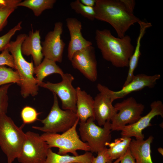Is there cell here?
<instances>
[{"mask_svg": "<svg viewBox=\"0 0 163 163\" xmlns=\"http://www.w3.org/2000/svg\"><path fill=\"white\" fill-rule=\"evenodd\" d=\"M95 40L103 58L117 68L128 66L129 61L135 48L130 37H116L108 29H97Z\"/></svg>", "mask_w": 163, "mask_h": 163, "instance_id": "obj_1", "label": "cell"}, {"mask_svg": "<svg viewBox=\"0 0 163 163\" xmlns=\"http://www.w3.org/2000/svg\"><path fill=\"white\" fill-rule=\"evenodd\" d=\"M94 8L95 19L110 24L120 38L123 37L132 26L141 21L120 0H96Z\"/></svg>", "mask_w": 163, "mask_h": 163, "instance_id": "obj_2", "label": "cell"}, {"mask_svg": "<svg viewBox=\"0 0 163 163\" xmlns=\"http://www.w3.org/2000/svg\"><path fill=\"white\" fill-rule=\"evenodd\" d=\"M26 36L25 34L18 35L15 40L10 41L7 47L13 57L15 69L19 75L21 79L19 85L21 94L24 98L30 95L36 96L39 90L37 81L34 76L33 63L27 61L21 52V45Z\"/></svg>", "mask_w": 163, "mask_h": 163, "instance_id": "obj_3", "label": "cell"}, {"mask_svg": "<svg viewBox=\"0 0 163 163\" xmlns=\"http://www.w3.org/2000/svg\"><path fill=\"white\" fill-rule=\"evenodd\" d=\"M24 126L18 127L6 113L0 115V147L8 163H12L20 155L26 138L22 130Z\"/></svg>", "mask_w": 163, "mask_h": 163, "instance_id": "obj_4", "label": "cell"}, {"mask_svg": "<svg viewBox=\"0 0 163 163\" xmlns=\"http://www.w3.org/2000/svg\"><path fill=\"white\" fill-rule=\"evenodd\" d=\"M79 121L78 118L70 128L62 134L44 133L40 136L50 148H58L57 153L59 155H65L70 153L74 156H77L78 155L77 152L78 150L90 152L88 144L82 140L77 131Z\"/></svg>", "mask_w": 163, "mask_h": 163, "instance_id": "obj_5", "label": "cell"}, {"mask_svg": "<svg viewBox=\"0 0 163 163\" xmlns=\"http://www.w3.org/2000/svg\"><path fill=\"white\" fill-rule=\"evenodd\" d=\"M53 94V103L50 111L45 118L40 120L43 126H33L32 128L44 133H63L70 128L78 118L73 111L61 109L57 96L55 93Z\"/></svg>", "mask_w": 163, "mask_h": 163, "instance_id": "obj_6", "label": "cell"}, {"mask_svg": "<svg viewBox=\"0 0 163 163\" xmlns=\"http://www.w3.org/2000/svg\"><path fill=\"white\" fill-rule=\"evenodd\" d=\"M93 118L85 122H79L78 128L82 140L87 143L92 152L97 153L107 147L111 140L110 121H107L103 127L97 125Z\"/></svg>", "mask_w": 163, "mask_h": 163, "instance_id": "obj_7", "label": "cell"}, {"mask_svg": "<svg viewBox=\"0 0 163 163\" xmlns=\"http://www.w3.org/2000/svg\"><path fill=\"white\" fill-rule=\"evenodd\" d=\"M117 113L110 121L111 131H120L127 124H133L142 117L145 106L129 97L114 106Z\"/></svg>", "mask_w": 163, "mask_h": 163, "instance_id": "obj_8", "label": "cell"}, {"mask_svg": "<svg viewBox=\"0 0 163 163\" xmlns=\"http://www.w3.org/2000/svg\"><path fill=\"white\" fill-rule=\"evenodd\" d=\"M26 138L21 152L17 158L20 163H44L50 148L39 134L31 131Z\"/></svg>", "mask_w": 163, "mask_h": 163, "instance_id": "obj_9", "label": "cell"}, {"mask_svg": "<svg viewBox=\"0 0 163 163\" xmlns=\"http://www.w3.org/2000/svg\"><path fill=\"white\" fill-rule=\"evenodd\" d=\"M61 77L62 80L59 82H43L39 86L48 89L58 96L61 101L63 109L71 110L76 113L77 91L72 85L74 77L69 73H64Z\"/></svg>", "mask_w": 163, "mask_h": 163, "instance_id": "obj_10", "label": "cell"}, {"mask_svg": "<svg viewBox=\"0 0 163 163\" xmlns=\"http://www.w3.org/2000/svg\"><path fill=\"white\" fill-rule=\"evenodd\" d=\"M161 77L159 74L153 75H148L144 74H137L134 75L128 84L122 87L120 90L117 91L111 90L100 83L97 84V88L100 92L108 96L113 102L116 100L125 97L132 92L141 90L145 88L154 87Z\"/></svg>", "mask_w": 163, "mask_h": 163, "instance_id": "obj_11", "label": "cell"}, {"mask_svg": "<svg viewBox=\"0 0 163 163\" xmlns=\"http://www.w3.org/2000/svg\"><path fill=\"white\" fill-rule=\"evenodd\" d=\"M63 30V24L61 22H56L53 30L49 32L44 40L41 43L42 53L44 58L56 62H61L65 43L61 39Z\"/></svg>", "mask_w": 163, "mask_h": 163, "instance_id": "obj_12", "label": "cell"}, {"mask_svg": "<svg viewBox=\"0 0 163 163\" xmlns=\"http://www.w3.org/2000/svg\"><path fill=\"white\" fill-rule=\"evenodd\" d=\"M73 67L92 82L97 78V61L95 49L92 45L76 52L70 61Z\"/></svg>", "mask_w": 163, "mask_h": 163, "instance_id": "obj_13", "label": "cell"}, {"mask_svg": "<svg viewBox=\"0 0 163 163\" xmlns=\"http://www.w3.org/2000/svg\"><path fill=\"white\" fill-rule=\"evenodd\" d=\"M151 110L145 115L141 117L136 122L127 125L121 130V136L131 138L134 137L137 139H143L144 135L142 131L146 127L152 126L151 120L155 117L160 116L163 117V104L160 100L155 101L150 104Z\"/></svg>", "mask_w": 163, "mask_h": 163, "instance_id": "obj_14", "label": "cell"}, {"mask_svg": "<svg viewBox=\"0 0 163 163\" xmlns=\"http://www.w3.org/2000/svg\"><path fill=\"white\" fill-rule=\"evenodd\" d=\"M66 26L70 35V40L68 48L67 57L71 61L73 54L76 52L92 45V42L87 40L83 36L81 22L74 18L66 19Z\"/></svg>", "mask_w": 163, "mask_h": 163, "instance_id": "obj_15", "label": "cell"}, {"mask_svg": "<svg viewBox=\"0 0 163 163\" xmlns=\"http://www.w3.org/2000/svg\"><path fill=\"white\" fill-rule=\"evenodd\" d=\"M110 98L100 92L94 99V112L95 120L99 126H104L107 121H110L117 113Z\"/></svg>", "mask_w": 163, "mask_h": 163, "instance_id": "obj_16", "label": "cell"}, {"mask_svg": "<svg viewBox=\"0 0 163 163\" xmlns=\"http://www.w3.org/2000/svg\"><path fill=\"white\" fill-rule=\"evenodd\" d=\"M40 31H30L22 42L21 50L22 55H31L35 66L40 64L43 57Z\"/></svg>", "mask_w": 163, "mask_h": 163, "instance_id": "obj_17", "label": "cell"}, {"mask_svg": "<svg viewBox=\"0 0 163 163\" xmlns=\"http://www.w3.org/2000/svg\"><path fill=\"white\" fill-rule=\"evenodd\" d=\"M154 137L150 136L146 140L132 139L129 149L135 163H153L151 158V145Z\"/></svg>", "mask_w": 163, "mask_h": 163, "instance_id": "obj_18", "label": "cell"}, {"mask_svg": "<svg viewBox=\"0 0 163 163\" xmlns=\"http://www.w3.org/2000/svg\"><path fill=\"white\" fill-rule=\"evenodd\" d=\"M76 89L77 91L76 113L80 122H85L90 118L94 119V99L90 94L82 90L80 87H78Z\"/></svg>", "mask_w": 163, "mask_h": 163, "instance_id": "obj_19", "label": "cell"}, {"mask_svg": "<svg viewBox=\"0 0 163 163\" xmlns=\"http://www.w3.org/2000/svg\"><path fill=\"white\" fill-rule=\"evenodd\" d=\"M140 27L139 33L136 40V45L129 63V70L126 79L123 86L128 84L134 76V72L137 67L141 55L140 47L141 40L145 33L146 29L152 26L151 23L140 21L138 23Z\"/></svg>", "mask_w": 163, "mask_h": 163, "instance_id": "obj_20", "label": "cell"}, {"mask_svg": "<svg viewBox=\"0 0 163 163\" xmlns=\"http://www.w3.org/2000/svg\"><path fill=\"white\" fill-rule=\"evenodd\" d=\"M93 156L92 153L89 151L77 156L61 155L54 152L50 148L44 163H90Z\"/></svg>", "mask_w": 163, "mask_h": 163, "instance_id": "obj_21", "label": "cell"}, {"mask_svg": "<svg viewBox=\"0 0 163 163\" xmlns=\"http://www.w3.org/2000/svg\"><path fill=\"white\" fill-rule=\"evenodd\" d=\"M53 73L58 74L61 76L64 73L55 62L46 58L40 64L34 67V74L36 75L39 86L44 78Z\"/></svg>", "mask_w": 163, "mask_h": 163, "instance_id": "obj_22", "label": "cell"}, {"mask_svg": "<svg viewBox=\"0 0 163 163\" xmlns=\"http://www.w3.org/2000/svg\"><path fill=\"white\" fill-rule=\"evenodd\" d=\"M131 138L123 137L115 139L114 142L107 144L109 148L107 149V153L110 161L123 157L129 148Z\"/></svg>", "mask_w": 163, "mask_h": 163, "instance_id": "obj_23", "label": "cell"}, {"mask_svg": "<svg viewBox=\"0 0 163 163\" xmlns=\"http://www.w3.org/2000/svg\"><path fill=\"white\" fill-rule=\"evenodd\" d=\"M56 0H25L18 3L17 6L26 7L32 10L34 15L40 16L45 10L52 9Z\"/></svg>", "mask_w": 163, "mask_h": 163, "instance_id": "obj_24", "label": "cell"}, {"mask_svg": "<svg viewBox=\"0 0 163 163\" xmlns=\"http://www.w3.org/2000/svg\"><path fill=\"white\" fill-rule=\"evenodd\" d=\"M21 79L17 71L4 66H0V86L6 84L17 83L19 85Z\"/></svg>", "mask_w": 163, "mask_h": 163, "instance_id": "obj_25", "label": "cell"}, {"mask_svg": "<svg viewBox=\"0 0 163 163\" xmlns=\"http://www.w3.org/2000/svg\"><path fill=\"white\" fill-rule=\"evenodd\" d=\"M70 5L71 8L77 13L91 21L95 19V13L94 7L85 6L82 4L80 0L72 2Z\"/></svg>", "mask_w": 163, "mask_h": 163, "instance_id": "obj_26", "label": "cell"}, {"mask_svg": "<svg viewBox=\"0 0 163 163\" xmlns=\"http://www.w3.org/2000/svg\"><path fill=\"white\" fill-rule=\"evenodd\" d=\"M41 113L38 112L35 109L30 106L24 107L21 112L23 124L25 125L33 123L38 120V117Z\"/></svg>", "mask_w": 163, "mask_h": 163, "instance_id": "obj_27", "label": "cell"}, {"mask_svg": "<svg viewBox=\"0 0 163 163\" xmlns=\"http://www.w3.org/2000/svg\"><path fill=\"white\" fill-rule=\"evenodd\" d=\"M21 24L22 21H20L6 34L0 37V51L7 48L12 37L17 31L22 29Z\"/></svg>", "mask_w": 163, "mask_h": 163, "instance_id": "obj_28", "label": "cell"}, {"mask_svg": "<svg viewBox=\"0 0 163 163\" xmlns=\"http://www.w3.org/2000/svg\"><path fill=\"white\" fill-rule=\"evenodd\" d=\"M12 84L2 85L0 87V115L6 113L8 107V89Z\"/></svg>", "mask_w": 163, "mask_h": 163, "instance_id": "obj_29", "label": "cell"}, {"mask_svg": "<svg viewBox=\"0 0 163 163\" xmlns=\"http://www.w3.org/2000/svg\"><path fill=\"white\" fill-rule=\"evenodd\" d=\"M17 7V5H11L0 10V32L6 25L8 17Z\"/></svg>", "mask_w": 163, "mask_h": 163, "instance_id": "obj_30", "label": "cell"}, {"mask_svg": "<svg viewBox=\"0 0 163 163\" xmlns=\"http://www.w3.org/2000/svg\"><path fill=\"white\" fill-rule=\"evenodd\" d=\"M6 65L13 69H15L14 60L7 48L0 54V66Z\"/></svg>", "mask_w": 163, "mask_h": 163, "instance_id": "obj_31", "label": "cell"}, {"mask_svg": "<svg viewBox=\"0 0 163 163\" xmlns=\"http://www.w3.org/2000/svg\"><path fill=\"white\" fill-rule=\"evenodd\" d=\"M106 147L97 152L96 157L93 156L90 163H111L107 151Z\"/></svg>", "mask_w": 163, "mask_h": 163, "instance_id": "obj_32", "label": "cell"}, {"mask_svg": "<svg viewBox=\"0 0 163 163\" xmlns=\"http://www.w3.org/2000/svg\"><path fill=\"white\" fill-rule=\"evenodd\" d=\"M120 163H135V159L130 153L129 148L123 156Z\"/></svg>", "mask_w": 163, "mask_h": 163, "instance_id": "obj_33", "label": "cell"}, {"mask_svg": "<svg viewBox=\"0 0 163 163\" xmlns=\"http://www.w3.org/2000/svg\"><path fill=\"white\" fill-rule=\"evenodd\" d=\"M126 8L130 11L133 13L135 6V1L133 0H120Z\"/></svg>", "mask_w": 163, "mask_h": 163, "instance_id": "obj_34", "label": "cell"}, {"mask_svg": "<svg viewBox=\"0 0 163 163\" xmlns=\"http://www.w3.org/2000/svg\"><path fill=\"white\" fill-rule=\"evenodd\" d=\"M21 0H0V10L5 7L11 5H17Z\"/></svg>", "mask_w": 163, "mask_h": 163, "instance_id": "obj_35", "label": "cell"}, {"mask_svg": "<svg viewBox=\"0 0 163 163\" xmlns=\"http://www.w3.org/2000/svg\"><path fill=\"white\" fill-rule=\"evenodd\" d=\"M96 0H80V2L84 5L94 7L95 5Z\"/></svg>", "mask_w": 163, "mask_h": 163, "instance_id": "obj_36", "label": "cell"}, {"mask_svg": "<svg viewBox=\"0 0 163 163\" xmlns=\"http://www.w3.org/2000/svg\"><path fill=\"white\" fill-rule=\"evenodd\" d=\"M158 151L162 156L163 155V149L161 147H159L158 149Z\"/></svg>", "mask_w": 163, "mask_h": 163, "instance_id": "obj_37", "label": "cell"}, {"mask_svg": "<svg viewBox=\"0 0 163 163\" xmlns=\"http://www.w3.org/2000/svg\"><path fill=\"white\" fill-rule=\"evenodd\" d=\"M122 157H123L117 159L113 163H120V161L121 160V159Z\"/></svg>", "mask_w": 163, "mask_h": 163, "instance_id": "obj_38", "label": "cell"}, {"mask_svg": "<svg viewBox=\"0 0 163 163\" xmlns=\"http://www.w3.org/2000/svg\"><path fill=\"white\" fill-rule=\"evenodd\" d=\"M80 163L75 162V163Z\"/></svg>", "mask_w": 163, "mask_h": 163, "instance_id": "obj_39", "label": "cell"}]
</instances>
